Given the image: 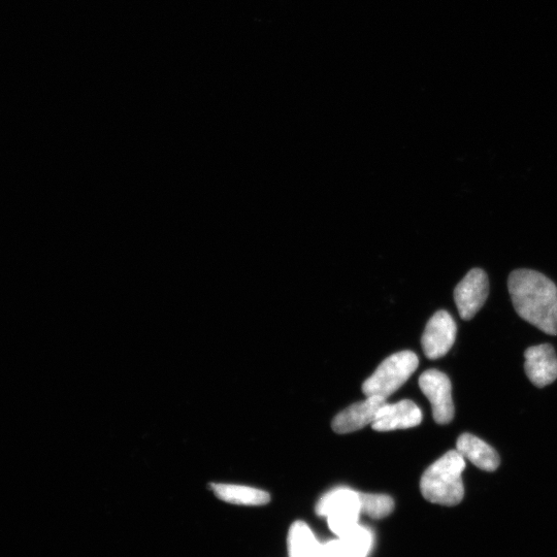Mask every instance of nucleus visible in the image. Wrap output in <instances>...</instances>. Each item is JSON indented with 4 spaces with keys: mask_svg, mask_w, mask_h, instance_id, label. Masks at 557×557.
Masks as SVG:
<instances>
[{
    "mask_svg": "<svg viewBox=\"0 0 557 557\" xmlns=\"http://www.w3.org/2000/svg\"><path fill=\"white\" fill-rule=\"evenodd\" d=\"M517 314L547 335H557V287L545 275L528 269L513 271L508 279Z\"/></svg>",
    "mask_w": 557,
    "mask_h": 557,
    "instance_id": "nucleus-1",
    "label": "nucleus"
},
{
    "mask_svg": "<svg viewBox=\"0 0 557 557\" xmlns=\"http://www.w3.org/2000/svg\"><path fill=\"white\" fill-rule=\"evenodd\" d=\"M466 469L465 458L456 450L445 453L420 480L423 498L433 504L453 507L461 504L465 497L462 474Z\"/></svg>",
    "mask_w": 557,
    "mask_h": 557,
    "instance_id": "nucleus-2",
    "label": "nucleus"
},
{
    "mask_svg": "<svg viewBox=\"0 0 557 557\" xmlns=\"http://www.w3.org/2000/svg\"><path fill=\"white\" fill-rule=\"evenodd\" d=\"M418 365V356L412 351L406 350L390 355L363 384L364 395L367 398L387 399L409 380Z\"/></svg>",
    "mask_w": 557,
    "mask_h": 557,
    "instance_id": "nucleus-3",
    "label": "nucleus"
},
{
    "mask_svg": "<svg viewBox=\"0 0 557 557\" xmlns=\"http://www.w3.org/2000/svg\"><path fill=\"white\" fill-rule=\"evenodd\" d=\"M316 513L326 517L330 529L341 538L358 524L359 494L349 488L334 489L319 500Z\"/></svg>",
    "mask_w": 557,
    "mask_h": 557,
    "instance_id": "nucleus-4",
    "label": "nucleus"
},
{
    "mask_svg": "<svg viewBox=\"0 0 557 557\" xmlns=\"http://www.w3.org/2000/svg\"><path fill=\"white\" fill-rule=\"evenodd\" d=\"M419 387L432 405L435 421L442 425L450 423L455 409L448 376L438 370H429L420 376Z\"/></svg>",
    "mask_w": 557,
    "mask_h": 557,
    "instance_id": "nucleus-5",
    "label": "nucleus"
},
{
    "mask_svg": "<svg viewBox=\"0 0 557 557\" xmlns=\"http://www.w3.org/2000/svg\"><path fill=\"white\" fill-rule=\"evenodd\" d=\"M488 294L486 273L481 269L471 270L454 290V301L462 319H473L484 306Z\"/></svg>",
    "mask_w": 557,
    "mask_h": 557,
    "instance_id": "nucleus-6",
    "label": "nucleus"
},
{
    "mask_svg": "<svg viewBox=\"0 0 557 557\" xmlns=\"http://www.w3.org/2000/svg\"><path fill=\"white\" fill-rule=\"evenodd\" d=\"M457 326L453 317L444 310L438 311L428 322L421 339L425 356L438 359L445 356L455 343Z\"/></svg>",
    "mask_w": 557,
    "mask_h": 557,
    "instance_id": "nucleus-7",
    "label": "nucleus"
},
{
    "mask_svg": "<svg viewBox=\"0 0 557 557\" xmlns=\"http://www.w3.org/2000/svg\"><path fill=\"white\" fill-rule=\"evenodd\" d=\"M386 404V399L370 397L355 403L339 413L332 422L333 431L340 435L363 430L375 421L379 410Z\"/></svg>",
    "mask_w": 557,
    "mask_h": 557,
    "instance_id": "nucleus-8",
    "label": "nucleus"
},
{
    "mask_svg": "<svg viewBox=\"0 0 557 557\" xmlns=\"http://www.w3.org/2000/svg\"><path fill=\"white\" fill-rule=\"evenodd\" d=\"M421 421L422 412L419 407L410 400H404L382 406L372 423V429L376 432L407 430L417 427Z\"/></svg>",
    "mask_w": 557,
    "mask_h": 557,
    "instance_id": "nucleus-9",
    "label": "nucleus"
},
{
    "mask_svg": "<svg viewBox=\"0 0 557 557\" xmlns=\"http://www.w3.org/2000/svg\"><path fill=\"white\" fill-rule=\"evenodd\" d=\"M527 376L537 387L543 388L557 379V356L549 344L530 347L524 353Z\"/></svg>",
    "mask_w": 557,
    "mask_h": 557,
    "instance_id": "nucleus-10",
    "label": "nucleus"
},
{
    "mask_svg": "<svg viewBox=\"0 0 557 557\" xmlns=\"http://www.w3.org/2000/svg\"><path fill=\"white\" fill-rule=\"evenodd\" d=\"M456 451L465 460L485 472H495L501 464L496 449L469 433L463 434L457 439Z\"/></svg>",
    "mask_w": 557,
    "mask_h": 557,
    "instance_id": "nucleus-11",
    "label": "nucleus"
},
{
    "mask_svg": "<svg viewBox=\"0 0 557 557\" xmlns=\"http://www.w3.org/2000/svg\"><path fill=\"white\" fill-rule=\"evenodd\" d=\"M211 488L218 499L229 504L262 506L271 501V496L267 491L249 486L212 483Z\"/></svg>",
    "mask_w": 557,
    "mask_h": 557,
    "instance_id": "nucleus-12",
    "label": "nucleus"
},
{
    "mask_svg": "<svg viewBox=\"0 0 557 557\" xmlns=\"http://www.w3.org/2000/svg\"><path fill=\"white\" fill-rule=\"evenodd\" d=\"M287 544L289 557H321L322 545L303 521L292 524Z\"/></svg>",
    "mask_w": 557,
    "mask_h": 557,
    "instance_id": "nucleus-13",
    "label": "nucleus"
},
{
    "mask_svg": "<svg viewBox=\"0 0 557 557\" xmlns=\"http://www.w3.org/2000/svg\"><path fill=\"white\" fill-rule=\"evenodd\" d=\"M359 494L360 512L373 519H382L395 510V502L386 495Z\"/></svg>",
    "mask_w": 557,
    "mask_h": 557,
    "instance_id": "nucleus-14",
    "label": "nucleus"
},
{
    "mask_svg": "<svg viewBox=\"0 0 557 557\" xmlns=\"http://www.w3.org/2000/svg\"><path fill=\"white\" fill-rule=\"evenodd\" d=\"M339 539L355 557H366L373 541L370 531L359 523Z\"/></svg>",
    "mask_w": 557,
    "mask_h": 557,
    "instance_id": "nucleus-15",
    "label": "nucleus"
},
{
    "mask_svg": "<svg viewBox=\"0 0 557 557\" xmlns=\"http://www.w3.org/2000/svg\"><path fill=\"white\" fill-rule=\"evenodd\" d=\"M321 557H355L339 539L322 545Z\"/></svg>",
    "mask_w": 557,
    "mask_h": 557,
    "instance_id": "nucleus-16",
    "label": "nucleus"
}]
</instances>
